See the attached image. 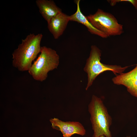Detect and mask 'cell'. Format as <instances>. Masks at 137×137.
I'll list each match as a JSON object with an SVG mask.
<instances>
[{
  "mask_svg": "<svg viewBox=\"0 0 137 137\" xmlns=\"http://www.w3.org/2000/svg\"><path fill=\"white\" fill-rule=\"evenodd\" d=\"M88 110L94 132L92 137L101 135L112 137L110 129L112 123V118L101 99L93 95L88 105Z\"/></svg>",
  "mask_w": 137,
  "mask_h": 137,
  "instance_id": "cell-2",
  "label": "cell"
},
{
  "mask_svg": "<svg viewBox=\"0 0 137 137\" xmlns=\"http://www.w3.org/2000/svg\"><path fill=\"white\" fill-rule=\"evenodd\" d=\"M59 56L56 52L45 46L41 47L40 54L28 71L36 80L43 81L48 76V72L57 68Z\"/></svg>",
  "mask_w": 137,
  "mask_h": 137,
  "instance_id": "cell-4",
  "label": "cell"
},
{
  "mask_svg": "<svg viewBox=\"0 0 137 137\" xmlns=\"http://www.w3.org/2000/svg\"><path fill=\"white\" fill-rule=\"evenodd\" d=\"M80 0L76 1L77 9L76 12L70 16V21L78 22L85 26L88 31L91 34L97 35L103 38H107L108 36L104 33L98 30L91 24L82 13L80 7Z\"/></svg>",
  "mask_w": 137,
  "mask_h": 137,
  "instance_id": "cell-9",
  "label": "cell"
},
{
  "mask_svg": "<svg viewBox=\"0 0 137 137\" xmlns=\"http://www.w3.org/2000/svg\"><path fill=\"white\" fill-rule=\"evenodd\" d=\"M52 127L60 131L63 137H71L74 134L83 136L86 134V130L82 124L78 122H64L56 118L50 120Z\"/></svg>",
  "mask_w": 137,
  "mask_h": 137,
  "instance_id": "cell-6",
  "label": "cell"
},
{
  "mask_svg": "<svg viewBox=\"0 0 137 137\" xmlns=\"http://www.w3.org/2000/svg\"><path fill=\"white\" fill-rule=\"evenodd\" d=\"M86 17L94 27L108 37L119 35L124 32L123 25L118 23L114 16L101 9H98L94 14Z\"/></svg>",
  "mask_w": 137,
  "mask_h": 137,
  "instance_id": "cell-5",
  "label": "cell"
},
{
  "mask_svg": "<svg viewBox=\"0 0 137 137\" xmlns=\"http://www.w3.org/2000/svg\"><path fill=\"white\" fill-rule=\"evenodd\" d=\"M99 137H105L104 135H101Z\"/></svg>",
  "mask_w": 137,
  "mask_h": 137,
  "instance_id": "cell-12",
  "label": "cell"
},
{
  "mask_svg": "<svg viewBox=\"0 0 137 137\" xmlns=\"http://www.w3.org/2000/svg\"><path fill=\"white\" fill-rule=\"evenodd\" d=\"M36 2L39 12L47 22L62 12L61 9L57 6L53 0H37Z\"/></svg>",
  "mask_w": 137,
  "mask_h": 137,
  "instance_id": "cell-8",
  "label": "cell"
},
{
  "mask_svg": "<svg viewBox=\"0 0 137 137\" xmlns=\"http://www.w3.org/2000/svg\"><path fill=\"white\" fill-rule=\"evenodd\" d=\"M112 80L114 84L117 85H119L124 82L137 80V64L131 71L117 75L112 78Z\"/></svg>",
  "mask_w": 137,
  "mask_h": 137,
  "instance_id": "cell-10",
  "label": "cell"
},
{
  "mask_svg": "<svg viewBox=\"0 0 137 137\" xmlns=\"http://www.w3.org/2000/svg\"><path fill=\"white\" fill-rule=\"evenodd\" d=\"M126 88L127 91L132 96L137 98V80L125 81L120 83Z\"/></svg>",
  "mask_w": 137,
  "mask_h": 137,
  "instance_id": "cell-11",
  "label": "cell"
},
{
  "mask_svg": "<svg viewBox=\"0 0 137 137\" xmlns=\"http://www.w3.org/2000/svg\"><path fill=\"white\" fill-rule=\"evenodd\" d=\"M126 137H130V136H127Z\"/></svg>",
  "mask_w": 137,
  "mask_h": 137,
  "instance_id": "cell-13",
  "label": "cell"
},
{
  "mask_svg": "<svg viewBox=\"0 0 137 137\" xmlns=\"http://www.w3.org/2000/svg\"><path fill=\"white\" fill-rule=\"evenodd\" d=\"M70 21V16L62 12L47 22L48 28L55 39H58L62 35Z\"/></svg>",
  "mask_w": 137,
  "mask_h": 137,
  "instance_id": "cell-7",
  "label": "cell"
},
{
  "mask_svg": "<svg viewBox=\"0 0 137 137\" xmlns=\"http://www.w3.org/2000/svg\"><path fill=\"white\" fill-rule=\"evenodd\" d=\"M43 37L41 33L35 35L30 33L25 39L12 54V65L19 71H28L33 61L40 53V43Z\"/></svg>",
  "mask_w": 137,
  "mask_h": 137,
  "instance_id": "cell-1",
  "label": "cell"
},
{
  "mask_svg": "<svg viewBox=\"0 0 137 137\" xmlns=\"http://www.w3.org/2000/svg\"><path fill=\"white\" fill-rule=\"evenodd\" d=\"M101 51L96 45H92L89 56L86 60L84 70L87 74L88 82L85 88L87 90L92 85L96 78L100 74L107 71H112L115 75L124 72L132 66L122 67L117 65H107L100 62Z\"/></svg>",
  "mask_w": 137,
  "mask_h": 137,
  "instance_id": "cell-3",
  "label": "cell"
}]
</instances>
